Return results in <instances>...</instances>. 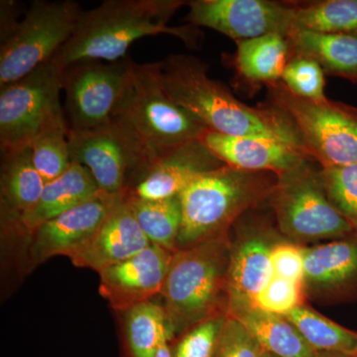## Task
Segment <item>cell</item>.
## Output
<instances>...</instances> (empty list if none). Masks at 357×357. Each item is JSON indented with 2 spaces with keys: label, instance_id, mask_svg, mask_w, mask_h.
I'll return each instance as SVG.
<instances>
[{
  "label": "cell",
  "instance_id": "obj_11",
  "mask_svg": "<svg viewBox=\"0 0 357 357\" xmlns=\"http://www.w3.org/2000/svg\"><path fill=\"white\" fill-rule=\"evenodd\" d=\"M187 6L190 24L215 30L236 42L268 34L288 36L293 30L291 1L192 0Z\"/></svg>",
  "mask_w": 357,
  "mask_h": 357
},
{
  "label": "cell",
  "instance_id": "obj_5",
  "mask_svg": "<svg viewBox=\"0 0 357 357\" xmlns=\"http://www.w3.org/2000/svg\"><path fill=\"white\" fill-rule=\"evenodd\" d=\"M272 175L225 165L192 178L178 195L182 223L177 250L227 234L244 211L269 198L277 180Z\"/></svg>",
  "mask_w": 357,
  "mask_h": 357
},
{
  "label": "cell",
  "instance_id": "obj_26",
  "mask_svg": "<svg viewBox=\"0 0 357 357\" xmlns=\"http://www.w3.org/2000/svg\"><path fill=\"white\" fill-rule=\"evenodd\" d=\"M316 352H340L357 356V333L321 316L306 305L286 314Z\"/></svg>",
  "mask_w": 357,
  "mask_h": 357
},
{
  "label": "cell",
  "instance_id": "obj_22",
  "mask_svg": "<svg viewBox=\"0 0 357 357\" xmlns=\"http://www.w3.org/2000/svg\"><path fill=\"white\" fill-rule=\"evenodd\" d=\"M227 314L238 319L271 356L314 357L316 354L286 317L270 314L245 303L227 305Z\"/></svg>",
  "mask_w": 357,
  "mask_h": 357
},
{
  "label": "cell",
  "instance_id": "obj_39",
  "mask_svg": "<svg viewBox=\"0 0 357 357\" xmlns=\"http://www.w3.org/2000/svg\"><path fill=\"white\" fill-rule=\"evenodd\" d=\"M261 357H275V356H271V354H267V352L265 351L264 354H262Z\"/></svg>",
  "mask_w": 357,
  "mask_h": 357
},
{
  "label": "cell",
  "instance_id": "obj_21",
  "mask_svg": "<svg viewBox=\"0 0 357 357\" xmlns=\"http://www.w3.org/2000/svg\"><path fill=\"white\" fill-rule=\"evenodd\" d=\"M100 192L88 169L72 162L62 175L46 183L38 204L22 218L18 229L30 236L44 222L76 208Z\"/></svg>",
  "mask_w": 357,
  "mask_h": 357
},
{
  "label": "cell",
  "instance_id": "obj_20",
  "mask_svg": "<svg viewBox=\"0 0 357 357\" xmlns=\"http://www.w3.org/2000/svg\"><path fill=\"white\" fill-rule=\"evenodd\" d=\"M1 156L2 220L18 229L38 204L46 182L33 164L30 148Z\"/></svg>",
  "mask_w": 357,
  "mask_h": 357
},
{
  "label": "cell",
  "instance_id": "obj_10",
  "mask_svg": "<svg viewBox=\"0 0 357 357\" xmlns=\"http://www.w3.org/2000/svg\"><path fill=\"white\" fill-rule=\"evenodd\" d=\"M128 57L107 63L79 61L62 69L68 128L88 130L107 126L130 77Z\"/></svg>",
  "mask_w": 357,
  "mask_h": 357
},
{
  "label": "cell",
  "instance_id": "obj_17",
  "mask_svg": "<svg viewBox=\"0 0 357 357\" xmlns=\"http://www.w3.org/2000/svg\"><path fill=\"white\" fill-rule=\"evenodd\" d=\"M199 140L225 165L244 172L279 176L311 161L297 148L271 138L231 136L208 129Z\"/></svg>",
  "mask_w": 357,
  "mask_h": 357
},
{
  "label": "cell",
  "instance_id": "obj_13",
  "mask_svg": "<svg viewBox=\"0 0 357 357\" xmlns=\"http://www.w3.org/2000/svg\"><path fill=\"white\" fill-rule=\"evenodd\" d=\"M174 252L148 246L128 260L100 272V294L117 311L149 302L161 294Z\"/></svg>",
  "mask_w": 357,
  "mask_h": 357
},
{
  "label": "cell",
  "instance_id": "obj_23",
  "mask_svg": "<svg viewBox=\"0 0 357 357\" xmlns=\"http://www.w3.org/2000/svg\"><path fill=\"white\" fill-rule=\"evenodd\" d=\"M287 37L294 55L314 59L325 75L357 84V32L319 33L294 29Z\"/></svg>",
  "mask_w": 357,
  "mask_h": 357
},
{
  "label": "cell",
  "instance_id": "obj_28",
  "mask_svg": "<svg viewBox=\"0 0 357 357\" xmlns=\"http://www.w3.org/2000/svg\"><path fill=\"white\" fill-rule=\"evenodd\" d=\"M126 312V357H156L162 340L169 338L164 307L149 301Z\"/></svg>",
  "mask_w": 357,
  "mask_h": 357
},
{
  "label": "cell",
  "instance_id": "obj_25",
  "mask_svg": "<svg viewBox=\"0 0 357 357\" xmlns=\"http://www.w3.org/2000/svg\"><path fill=\"white\" fill-rule=\"evenodd\" d=\"M128 199L136 220L150 243L176 252L182 223V208L178 196L147 201L128 192Z\"/></svg>",
  "mask_w": 357,
  "mask_h": 357
},
{
  "label": "cell",
  "instance_id": "obj_19",
  "mask_svg": "<svg viewBox=\"0 0 357 357\" xmlns=\"http://www.w3.org/2000/svg\"><path fill=\"white\" fill-rule=\"evenodd\" d=\"M277 241L267 229H251L230 244L227 291L229 301L253 305L274 278L271 253Z\"/></svg>",
  "mask_w": 357,
  "mask_h": 357
},
{
  "label": "cell",
  "instance_id": "obj_38",
  "mask_svg": "<svg viewBox=\"0 0 357 357\" xmlns=\"http://www.w3.org/2000/svg\"><path fill=\"white\" fill-rule=\"evenodd\" d=\"M314 357H357L356 356H351V354H340V352H326L321 351L316 352Z\"/></svg>",
  "mask_w": 357,
  "mask_h": 357
},
{
  "label": "cell",
  "instance_id": "obj_36",
  "mask_svg": "<svg viewBox=\"0 0 357 357\" xmlns=\"http://www.w3.org/2000/svg\"><path fill=\"white\" fill-rule=\"evenodd\" d=\"M20 2L2 0L0 2V42L4 43L13 36L22 20Z\"/></svg>",
  "mask_w": 357,
  "mask_h": 357
},
{
  "label": "cell",
  "instance_id": "obj_31",
  "mask_svg": "<svg viewBox=\"0 0 357 357\" xmlns=\"http://www.w3.org/2000/svg\"><path fill=\"white\" fill-rule=\"evenodd\" d=\"M227 319L215 314L181 335L171 347L173 357H215Z\"/></svg>",
  "mask_w": 357,
  "mask_h": 357
},
{
  "label": "cell",
  "instance_id": "obj_3",
  "mask_svg": "<svg viewBox=\"0 0 357 357\" xmlns=\"http://www.w3.org/2000/svg\"><path fill=\"white\" fill-rule=\"evenodd\" d=\"M109 123L139 156L144 172L171 150L201 139L208 129L167 95L157 62H133L128 86Z\"/></svg>",
  "mask_w": 357,
  "mask_h": 357
},
{
  "label": "cell",
  "instance_id": "obj_15",
  "mask_svg": "<svg viewBox=\"0 0 357 357\" xmlns=\"http://www.w3.org/2000/svg\"><path fill=\"white\" fill-rule=\"evenodd\" d=\"M150 245L151 243L136 220L126 192L115 204L95 234L68 257L75 266L89 268L100 273Z\"/></svg>",
  "mask_w": 357,
  "mask_h": 357
},
{
  "label": "cell",
  "instance_id": "obj_32",
  "mask_svg": "<svg viewBox=\"0 0 357 357\" xmlns=\"http://www.w3.org/2000/svg\"><path fill=\"white\" fill-rule=\"evenodd\" d=\"M281 81L294 95L316 100L326 98L325 73L314 59L293 55Z\"/></svg>",
  "mask_w": 357,
  "mask_h": 357
},
{
  "label": "cell",
  "instance_id": "obj_4",
  "mask_svg": "<svg viewBox=\"0 0 357 357\" xmlns=\"http://www.w3.org/2000/svg\"><path fill=\"white\" fill-rule=\"evenodd\" d=\"M230 243L227 234L174 252L161 295L169 340L227 314Z\"/></svg>",
  "mask_w": 357,
  "mask_h": 357
},
{
  "label": "cell",
  "instance_id": "obj_14",
  "mask_svg": "<svg viewBox=\"0 0 357 357\" xmlns=\"http://www.w3.org/2000/svg\"><path fill=\"white\" fill-rule=\"evenodd\" d=\"M123 195L100 191L89 201L40 225L29 236L30 261L37 265L54 256H68L83 245Z\"/></svg>",
  "mask_w": 357,
  "mask_h": 357
},
{
  "label": "cell",
  "instance_id": "obj_34",
  "mask_svg": "<svg viewBox=\"0 0 357 357\" xmlns=\"http://www.w3.org/2000/svg\"><path fill=\"white\" fill-rule=\"evenodd\" d=\"M264 352L238 319L227 316L215 357H261Z\"/></svg>",
  "mask_w": 357,
  "mask_h": 357
},
{
  "label": "cell",
  "instance_id": "obj_9",
  "mask_svg": "<svg viewBox=\"0 0 357 357\" xmlns=\"http://www.w3.org/2000/svg\"><path fill=\"white\" fill-rule=\"evenodd\" d=\"M81 6L73 0H35L16 31L0 48V86L51 62L70 38Z\"/></svg>",
  "mask_w": 357,
  "mask_h": 357
},
{
  "label": "cell",
  "instance_id": "obj_6",
  "mask_svg": "<svg viewBox=\"0 0 357 357\" xmlns=\"http://www.w3.org/2000/svg\"><path fill=\"white\" fill-rule=\"evenodd\" d=\"M266 88V105L283 119L307 158L321 168L357 164L356 107L294 95L282 81Z\"/></svg>",
  "mask_w": 357,
  "mask_h": 357
},
{
  "label": "cell",
  "instance_id": "obj_2",
  "mask_svg": "<svg viewBox=\"0 0 357 357\" xmlns=\"http://www.w3.org/2000/svg\"><path fill=\"white\" fill-rule=\"evenodd\" d=\"M157 63L167 95L210 130L271 138L299 149L290 129L272 107L266 103L253 107L241 102L225 84L208 77V65L199 58L172 54Z\"/></svg>",
  "mask_w": 357,
  "mask_h": 357
},
{
  "label": "cell",
  "instance_id": "obj_24",
  "mask_svg": "<svg viewBox=\"0 0 357 357\" xmlns=\"http://www.w3.org/2000/svg\"><path fill=\"white\" fill-rule=\"evenodd\" d=\"M234 67L237 75L252 84L281 81L294 53L288 37L268 34L236 42Z\"/></svg>",
  "mask_w": 357,
  "mask_h": 357
},
{
  "label": "cell",
  "instance_id": "obj_1",
  "mask_svg": "<svg viewBox=\"0 0 357 357\" xmlns=\"http://www.w3.org/2000/svg\"><path fill=\"white\" fill-rule=\"evenodd\" d=\"M183 0H105L82 10L67 43L51 62L60 69L79 61L117 62L126 58L131 45L144 37L169 34L196 46L199 32L192 26H170Z\"/></svg>",
  "mask_w": 357,
  "mask_h": 357
},
{
  "label": "cell",
  "instance_id": "obj_18",
  "mask_svg": "<svg viewBox=\"0 0 357 357\" xmlns=\"http://www.w3.org/2000/svg\"><path fill=\"white\" fill-rule=\"evenodd\" d=\"M223 166L201 140L190 141L155 161L128 192L147 201L173 198L199 174Z\"/></svg>",
  "mask_w": 357,
  "mask_h": 357
},
{
  "label": "cell",
  "instance_id": "obj_12",
  "mask_svg": "<svg viewBox=\"0 0 357 357\" xmlns=\"http://www.w3.org/2000/svg\"><path fill=\"white\" fill-rule=\"evenodd\" d=\"M68 141L70 161L88 169L107 194H126L129 181L135 184L144 172L139 156L110 123L88 130L68 128Z\"/></svg>",
  "mask_w": 357,
  "mask_h": 357
},
{
  "label": "cell",
  "instance_id": "obj_35",
  "mask_svg": "<svg viewBox=\"0 0 357 357\" xmlns=\"http://www.w3.org/2000/svg\"><path fill=\"white\" fill-rule=\"evenodd\" d=\"M271 259L275 276L304 284V248L291 241H277Z\"/></svg>",
  "mask_w": 357,
  "mask_h": 357
},
{
  "label": "cell",
  "instance_id": "obj_7",
  "mask_svg": "<svg viewBox=\"0 0 357 357\" xmlns=\"http://www.w3.org/2000/svg\"><path fill=\"white\" fill-rule=\"evenodd\" d=\"M311 162L276 176L269 199L281 234L295 243L352 236L356 230L331 203Z\"/></svg>",
  "mask_w": 357,
  "mask_h": 357
},
{
  "label": "cell",
  "instance_id": "obj_27",
  "mask_svg": "<svg viewBox=\"0 0 357 357\" xmlns=\"http://www.w3.org/2000/svg\"><path fill=\"white\" fill-rule=\"evenodd\" d=\"M291 2L294 7L293 30L357 32V0Z\"/></svg>",
  "mask_w": 357,
  "mask_h": 357
},
{
  "label": "cell",
  "instance_id": "obj_30",
  "mask_svg": "<svg viewBox=\"0 0 357 357\" xmlns=\"http://www.w3.org/2000/svg\"><path fill=\"white\" fill-rule=\"evenodd\" d=\"M328 199L357 232V164L321 169Z\"/></svg>",
  "mask_w": 357,
  "mask_h": 357
},
{
  "label": "cell",
  "instance_id": "obj_37",
  "mask_svg": "<svg viewBox=\"0 0 357 357\" xmlns=\"http://www.w3.org/2000/svg\"><path fill=\"white\" fill-rule=\"evenodd\" d=\"M156 357H173L172 349H171L170 340L168 337L162 340L157 351Z\"/></svg>",
  "mask_w": 357,
  "mask_h": 357
},
{
  "label": "cell",
  "instance_id": "obj_33",
  "mask_svg": "<svg viewBox=\"0 0 357 357\" xmlns=\"http://www.w3.org/2000/svg\"><path fill=\"white\" fill-rule=\"evenodd\" d=\"M305 295L304 284L275 276L256 297L253 306L270 314L286 316L304 305Z\"/></svg>",
  "mask_w": 357,
  "mask_h": 357
},
{
  "label": "cell",
  "instance_id": "obj_8",
  "mask_svg": "<svg viewBox=\"0 0 357 357\" xmlns=\"http://www.w3.org/2000/svg\"><path fill=\"white\" fill-rule=\"evenodd\" d=\"M62 69L52 62L0 86L1 154L29 148L46 129L66 121Z\"/></svg>",
  "mask_w": 357,
  "mask_h": 357
},
{
  "label": "cell",
  "instance_id": "obj_29",
  "mask_svg": "<svg viewBox=\"0 0 357 357\" xmlns=\"http://www.w3.org/2000/svg\"><path fill=\"white\" fill-rule=\"evenodd\" d=\"M32 161L45 182L58 178L70 163L67 121L46 129L30 145Z\"/></svg>",
  "mask_w": 357,
  "mask_h": 357
},
{
  "label": "cell",
  "instance_id": "obj_16",
  "mask_svg": "<svg viewBox=\"0 0 357 357\" xmlns=\"http://www.w3.org/2000/svg\"><path fill=\"white\" fill-rule=\"evenodd\" d=\"M306 294L335 302L357 300V232L304 248Z\"/></svg>",
  "mask_w": 357,
  "mask_h": 357
}]
</instances>
